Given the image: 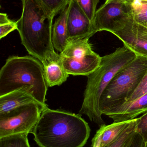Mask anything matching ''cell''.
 <instances>
[{"label": "cell", "instance_id": "6da1fadb", "mask_svg": "<svg viewBox=\"0 0 147 147\" xmlns=\"http://www.w3.org/2000/svg\"><path fill=\"white\" fill-rule=\"evenodd\" d=\"M90 133L81 115L48 107L31 134L39 147H83Z\"/></svg>", "mask_w": 147, "mask_h": 147}, {"label": "cell", "instance_id": "7a4b0ae2", "mask_svg": "<svg viewBox=\"0 0 147 147\" xmlns=\"http://www.w3.org/2000/svg\"><path fill=\"white\" fill-rule=\"evenodd\" d=\"M22 13L17 21L22 44L28 52L43 65L56 56L52 41L54 18L38 0H20Z\"/></svg>", "mask_w": 147, "mask_h": 147}, {"label": "cell", "instance_id": "3957f363", "mask_svg": "<svg viewBox=\"0 0 147 147\" xmlns=\"http://www.w3.org/2000/svg\"><path fill=\"white\" fill-rule=\"evenodd\" d=\"M136 56L133 51L124 45L117 48L114 52L102 57L100 66L87 76V85L79 115L87 116L100 127L105 124L99 110L101 96L115 75Z\"/></svg>", "mask_w": 147, "mask_h": 147}, {"label": "cell", "instance_id": "277c9868", "mask_svg": "<svg viewBox=\"0 0 147 147\" xmlns=\"http://www.w3.org/2000/svg\"><path fill=\"white\" fill-rule=\"evenodd\" d=\"M22 87L31 88L35 98L46 104L48 86L42 63L33 56L9 57L0 70V96Z\"/></svg>", "mask_w": 147, "mask_h": 147}, {"label": "cell", "instance_id": "5b68a950", "mask_svg": "<svg viewBox=\"0 0 147 147\" xmlns=\"http://www.w3.org/2000/svg\"><path fill=\"white\" fill-rule=\"evenodd\" d=\"M147 72V57L137 56L118 71L103 93L99 103L102 115L125 102Z\"/></svg>", "mask_w": 147, "mask_h": 147}, {"label": "cell", "instance_id": "8992f818", "mask_svg": "<svg viewBox=\"0 0 147 147\" xmlns=\"http://www.w3.org/2000/svg\"><path fill=\"white\" fill-rule=\"evenodd\" d=\"M89 38L69 39L59 53L60 61L69 75L89 76L100 66L102 57L92 50Z\"/></svg>", "mask_w": 147, "mask_h": 147}, {"label": "cell", "instance_id": "52a82bcc", "mask_svg": "<svg viewBox=\"0 0 147 147\" xmlns=\"http://www.w3.org/2000/svg\"><path fill=\"white\" fill-rule=\"evenodd\" d=\"M47 108L46 104L33 103L0 115V138L16 134H31L42 112Z\"/></svg>", "mask_w": 147, "mask_h": 147}, {"label": "cell", "instance_id": "ba28073f", "mask_svg": "<svg viewBox=\"0 0 147 147\" xmlns=\"http://www.w3.org/2000/svg\"><path fill=\"white\" fill-rule=\"evenodd\" d=\"M131 14L117 22L110 33L137 56L147 57V27L136 22Z\"/></svg>", "mask_w": 147, "mask_h": 147}, {"label": "cell", "instance_id": "9c48e42d", "mask_svg": "<svg viewBox=\"0 0 147 147\" xmlns=\"http://www.w3.org/2000/svg\"><path fill=\"white\" fill-rule=\"evenodd\" d=\"M132 12L130 0H106L96 12L95 33L103 31L110 32L117 22L128 17Z\"/></svg>", "mask_w": 147, "mask_h": 147}, {"label": "cell", "instance_id": "30bf717a", "mask_svg": "<svg viewBox=\"0 0 147 147\" xmlns=\"http://www.w3.org/2000/svg\"><path fill=\"white\" fill-rule=\"evenodd\" d=\"M67 26L69 39L90 38L96 34L94 26L83 12L76 0H71Z\"/></svg>", "mask_w": 147, "mask_h": 147}, {"label": "cell", "instance_id": "8fae6325", "mask_svg": "<svg viewBox=\"0 0 147 147\" xmlns=\"http://www.w3.org/2000/svg\"><path fill=\"white\" fill-rule=\"evenodd\" d=\"M147 112V93L133 101L126 102L105 112L114 122L131 121Z\"/></svg>", "mask_w": 147, "mask_h": 147}, {"label": "cell", "instance_id": "7c38bea8", "mask_svg": "<svg viewBox=\"0 0 147 147\" xmlns=\"http://www.w3.org/2000/svg\"><path fill=\"white\" fill-rule=\"evenodd\" d=\"M33 103L40 102L35 97L32 89L28 87H22L0 96V115L7 114Z\"/></svg>", "mask_w": 147, "mask_h": 147}, {"label": "cell", "instance_id": "4fadbf2b", "mask_svg": "<svg viewBox=\"0 0 147 147\" xmlns=\"http://www.w3.org/2000/svg\"><path fill=\"white\" fill-rule=\"evenodd\" d=\"M71 7V1L60 13L59 16L55 20L53 25L52 41L54 49L62 52L69 41L67 19Z\"/></svg>", "mask_w": 147, "mask_h": 147}, {"label": "cell", "instance_id": "5bb4252c", "mask_svg": "<svg viewBox=\"0 0 147 147\" xmlns=\"http://www.w3.org/2000/svg\"><path fill=\"white\" fill-rule=\"evenodd\" d=\"M43 65L48 87L60 85L67 80L69 74L63 67L58 53L46 60Z\"/></svg>", "mask_w": 147, "mask_h": 147}, {"label": "cell", "instance_id": "9a60e30c", "mask_svg": "<svg viewBox=\"0 0 147 147\" xmlns=\"http://www.w3.org/2000/svg\"><path fill=\"white\" fill-rule=\"evenodd\" d=\"M131 121L114 122L101 126L92 140V147H104L114 140L129 124Z\"/></svg>", "mask_w": 147, "mask_h": 147}, {"label": "cell", "instance_id": "2e32d148", "mask_svg": "<svg viewBox=\"0 0 147 147\" xmlns=\"http://www.w3.org/2000/svg\"><path fill=\"white\" fill-rule=\"evenodd\" d=\"M137 118L131 120L129 124L114 140L104 147H127L135 134Z\"/></svg>", "mask_w": 147, "mask_h": 147}, {"label": "cell", "instance_id": "e0dca14e", "mask_svg": "<svg viewBox=\"0 0 147 147\" xmlns=\"http://www.w3.org/2000/svg\"><path fill=\"white\" fill-rule=\"evenodd\" d=\"M132 18L136 22L147 27V0H130Z\"/></svg>", "mask_w": 147, "mask_h": 147}, {"label": "cell", "instance_id": "ac0fdd59", "mask_svg": "<svg viewBox=\"0 0 147 147\" xmlns=\"http://www.w3.org/2000/svg\"><path fill=\"white\" fill-rule=\"evenodd\" d=\"M27 133L16 134L0 138V147H31Z\"/></svg>", "mask_w": 147, "mask_h": 147}, {"label": "cell", "instance_id": "d6986e66", "mask_svg": "<svg viewBox=\"0 0 147 147\" xmlns=\"http://www.w3.org/2000/svg\"><path fill=\"white\" fill-rule=\"evenodd\" d=\"M53 18L60 14L71 0H38Z\"/></svg>", "mask_w": 147, "mask_h": 147}, {"label": "cell", "instance_id": "ffe728a7", "mask_svg": "<svg viewBox=\"0 0 147 147\" xmlns=\"http://www.w3.org/2000/svg\"><path fill=\"white\" fill-rule=\"evenodd\" d=\"M76 1L94 26L97 6L99 0H76Z\"/></svg>", "mask_w": 147, "mask_h": 147}, {"label": "cell", "instance_id": "44dd1931", "mask_svg": "<svg viewBox=\"0 0 147 147\" xmlns=\"http://www.w3.org/2000/svg\"><path fill=\"white\" fill-rule=\"evenodd\" d=\"M135 132L140 135L146 143L147 142V112L137 118Z\"/></svg>", "mask_w": 147, "mask_h": 147}, {"label": "cell", "instance_id": "7402d4cb", "mask_svg": "<svg viewBox=\"0 0 147 147\" xmlns=\"http://www.w3.org/2000/svg\"><path fill=\"white\" fill-rule=\"evenodd\" d=\"M147 93V72L140 84L126 102H131Z\"/></svg>", "mask_w": 147, "mask_h": 147}, {"label": "cell", "instance_id": "603a6c76", "mask_svg": "<svg viewBox=\"0 0 147 147\" xmlns=\"http://www.w3.org/2000/svg\"><path fill=\"white\" fill-rule=\"evenodd\" d=\"M17 22L10 21L9 22L0 25V39L4 38L13 31L17 30Z\"/></svg>", "mask_w": 147, "mask_h": 147}, {"label": "cell", "instance_id": "cb8c5ba5", "mask_svg": "<svg viewBox=\"0 0 147 147\" xmlns=\"http://www.w3.org/2000/svg\"><path fill=\"white\" fill-rule=\"evenodd\" d=\"M144 145L142 137L136 132L132 142L127 147H143Z\"/></svg>", "mask_w": 147, "mask_h": 147}, {"label": "cell", "instance_id": "d4e9b609", "mask_svg": "<svg viewBox=\"0 0 147 147\" xmlns=\"http://www.w3.org/2000/svg\"><path fill=\"white\" fill-rule=\"evenodd\" d=\"M11 21L7 16V14L1 13L0 14V25L9 22Z\"/></svg>", "mask_w": 147, "mask_h": 147}, {"label": "cell", "instance_id": "484cf974", "mask_svg": "<svg viewBox=\"0 0 147 147\" xmlns=\"http://www.w3.org/2000/svg\"><path fill=\"white\" fill-rule=\"evenodd\" d=\"M143 147H147V142L146 143H145V145Z\"/></svg>", "mask_w": 147, "mask_h": 147}]
</instances>
